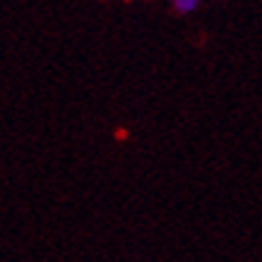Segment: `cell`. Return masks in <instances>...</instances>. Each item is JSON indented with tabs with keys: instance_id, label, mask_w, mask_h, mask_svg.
<instances>
[{
	"instance_id": "6da1fadb",
	"label": "cell",
	"mask_w": 262,
	"mask_h": 262,
	"mask_svg": "<svg viewBox=\"0 0 262 262\" xmlns=\"http://www.w3.org/2000/svg\"><path fill=\"white\" fill-rule=\"evenodd\" d=\"M200 0H173V5L181 12H190V10H195V5H198Z\"/></svg>"
}]
</instances>
